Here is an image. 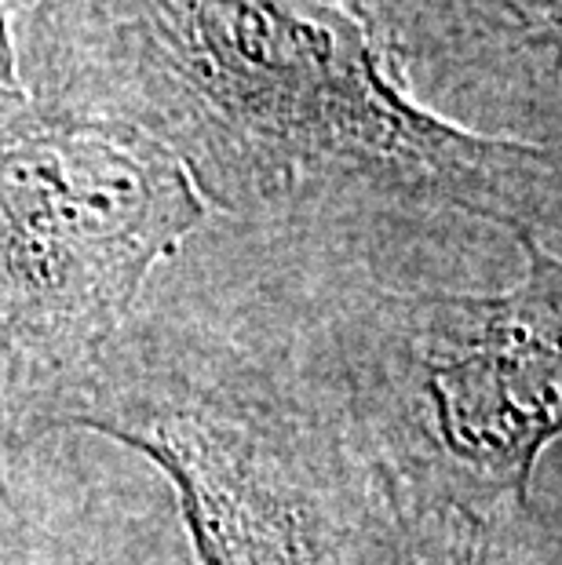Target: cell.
<instances>
[{
    "label": "cell",
    "mask_w": 562,
    "mask_h": 565,
    "mask_svg": "<svg viewBox=\"0 0 562 565\" xmlns=\"http://www.w3.org/2000/svg\"><path fill=\"white\" fill-rule=\"evenodd\" d=\"M30 95L158 139L209 209L259 226L471 215L559 252V147L416 99L337 0H88Z\"/></svg>",
    "instance_id": "obj_1"
},
{
    "label": "cell",
    "mask_w": 562,
    "mask_h": 565,
    "mask_svg": "<svg viewBox=\"0 0 562 565\" xmlns=\"http://www.w3.org/2000/svg\"><path fill=\"white\" fill-rule=\"evenodd\" d=\"M66 430L158 467L198 565H438L369 467L304 307L150 288Z\"/></svg>",
    "instance_id": "obj_2"
},
{
    "label": "cell",
    "mask_w": 562,
    "mask_h": 565,
    "mask_svg": "<svg viewBox=\"0 0 562 565\" xmlns=\"http://www.w3.org/2000/svg\"><path fill=\"white\" fill-rule=\"evenodd\" d=\"M519 248L508 288L358 278L304 303L369 467L438 565L544 533L533 478L562 424V259Z\"/></svg>",
    "instance_id": "obj_3"
},
{
    "label": "cell",
    "mask_w": 562,
    "mask_h": 565,
    "mask_svg": "<svg viewBox=\"0 0 562 565\" xmlns=\"http://www.w3.org/2000/svg\"><path fill=\"white\" fill-rule=\"evenodd\" d=\"M209 212L147 131L0 92V463L63 435Z\"/></svg>",
    "instance_id": "obj_4"
},
{
    "label": "cell",
    "mask_w": 562,
    "mask_h": 565,
    "mask_svg": "<svg viewBox=\"0 0 562 565\" xmlns=\"http://www.w3.org/2000/svg\"><path fill=\"white\" fill-rule=\"evenodd\" d=\"M373 33L402 77L442 84H516L559 121L562 0H337Z\"/></svg>",
    "instance_id": "obj_5"
},
{
    "label": "cell",
    "mask_w": 562,
    "mask_h": 565,
    "mask_svg": "<svg viewBox=\"0 0 562 565\" xmlns=\"http://www.w3.org/2000/svg\"><path fill=\"white\" fill-rule=\"evenodd\" d=\"M544 533H526V536H489L460 555L457 565H537L544 558Z\"/></svg>",
    "instance_id": "obj_6"
},
{
    "label": "cell",
    "mask_w": 562,
    "mask_h": 565,
    "mask_svg": "<svg viewBox=\"0 0 562 565\" xmlns=\"http://www.w3.org/2000/svg\"><path fill=\"white\" fill-rule=\"evenodd\" d=\"M26 88L19 74V55H15V33H11V0H0V92H19Z\"/></svg>",
    "instance_id": "obj_7"
}]
</instances>
